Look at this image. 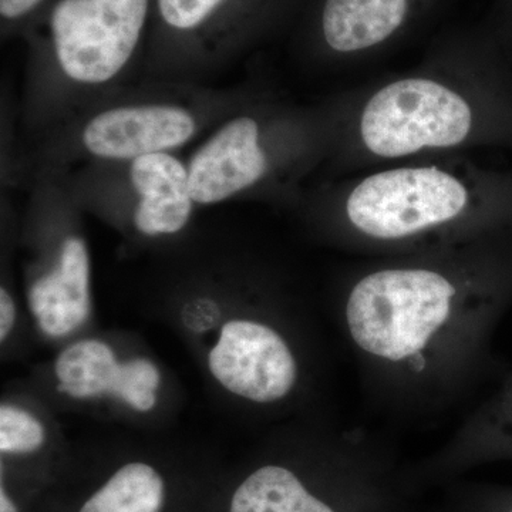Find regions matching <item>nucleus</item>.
Masks as SVG:
<instances>
[{
    "label": "nucleus",
    "instance_id": "11",
    "mask_svg": "<svg viewBox=\"0 0 512 512\" xmlns=\"http://www.w3.org/2000/svg\"><path fill=\"white\" fill-rule=\"evenodd\" d=\"M416 2L419 0H323L320 36L340 55L366 52L402 32Z\"/></svg>",
    "mask_w": 512,
    "mask_h": 512
},
{
    "label": "nucleus",
    "instance_id": "16",
    "mask_svg": "<svg viewBox=\"0 0 512 512\" xmlns=\"http://www.w3.org/2000/svg\"><path fill=\"white\" fill-rule=\"evenodd\" d=\"M46 440V430L32 413L3 404L0 407V450L6 454L35 453Z\"/></svg>",
    "mask_w": 512,
    "mask_h": 512
},
{
    "label": "nucleus",
    "instance_id": "15",
    "mask_svg": "<svg viewBox=\"0 0 512 512\" xmlns=\"http://www.w3.org/2000/svg\"><path fill=\"white\" fill-rule=\"evenodd\" d=\"M161 376L156 365L147 359L121 363L120 376L113 394L130 404L137 412H150L157 403L156 392Z\"/></svg>",
    "mask_w": 512,
    "mask_h": 512
},
{
    "label": "nucleus",
    "instance_id": "20",
    "mask_svg": "<svg viewBox=\"0 0 512 512\" xmlns=\"http://www.w3.org/2000/svg\"><path fill=\"white\" fill-rule=\"evenodd\" d=\"M0 512H19L18 507L10 500L8 493H6L3 487L0 490Z\"/></svg>",
    "mask_w": 512,
    "mask_h": 512
},
{
    "label": "nucleus",
    "instance_id": "18",
    "mask_svg": "<svg viewBox=\"0 0 512 512\" xmlns=\"http://www.w3.org/2000/svg\"><path fill=\"white\" fill-rule=\"evenodd\" d=\"M16 322V305L8 289H0V340H6Z\"/></svg>",
    "mask_w": 512,
    "mask_h": 512
},
{
    "label": "nucleus",
    "instance_id": "6",
    "mask_svg": "<svg viewBox=\"0 0 512 512\" xmlns=\"http://www.w3.org/2000/svg\"><path fill=\"white\" fill-rule=\"evenodd\" d=\"M231 512H393L383 468L315 488L282 464L256 468L238 485Z\"/></svg>",
    "mask_w": 512,
    "mask_h": 512
},
{
    "label": "nucleus",
    "instance_id": "8",
    "mask_svg": "<svg viewBox=\"0 0 512 512\" xmlns=\"http://www.w3.org/2000/svg\"><path fill=\"white\" fill-rule=\"evenodd\" d=\"M197 205H214L254 188L268 173L269 158L254 117L222 121L187 161Z\"/></svg>",
    "mask_w": 512,
    "mask_h": 512
},
{
    "label": "nucleus",
    "instance_id": "2",
    "mask_svg": "<svg viewBox=\"0 0 512 512\" xmlns=\"http://www.w3.org/2000/svg\"><path fill=\"white\" fill-rule=\"evenodd\" d=\"M150 0H59L50 13L53 62L64 86L104 90L136 55Z\"/></svg>",
    "mask_w": 512,
    "mask_h": 512
},
{
    "label": "nucleus",
    "instance_id": "13",
    "mask_svg": "<svg viewBox=\"0 0 512 512\" xmlns=\"http://www.w3.org/2000/svg\"><path fill=\"white\" fill-rule=\"evenodd\" d=\"M164 493V480L156 468L130 463L119 468L80 512H160Z\"/></svg>",
    "mask_w": 512,
    "mask_h": 512
},
{
    "label": "nucleus",
    "instance_id": "21",
    "mask_svg": "<svg viewBox=\"0 0 512 512\" xmlns=\"http://www.w3.org/2000/svg\"><path fill=\"white\" fill-rule=\"evenodd\" d=\"M487 512H512V500L505 501V503H501L498 507H495L494 510H488Z\"/></svg>",
    "mask_w": 512,
    "mask_h": 512
},
{
    "label": "nucleus",
    "instance_id": "17",
    "mask_svg": "<svg viewBox=\"0 0 512 512\" xmlns=\"http://www.w3.org/2000/svg\"><path fill=\"white\" fill-rule=\"evenodd\" d=\"M231 0H157L164 25L174 32L195 33L211 23Z\"/></svg>",
    "mask_w": 512,
    "mask_h": 512
},
{
    "label": "nucleus",
    "instance_id": "3",
    "mask_svg": "<svg viewBox=\"0 0 512 512\" xmlns=\"http://www.w3.org/2000/svg\"><path fill=\"white\" fill-rule=\"evenodd\" d=\"M214 103L188 93L111 101L77 124V150L104 164H124L153 154L175 153L210 124Z\"/></svg>",
    "mask_w": 512,
    "mask_h": 512
},
{
    "label": "nucleus",
    "instance_id": "14",
    "mask_svg": "<svg viewBox=\"0 0 512 512\" xmlns=\"http://www.w3.org/2000/svg\"><path fill=\"white\" fill-rule=\"evenodd\" d=\"M491 457H512V380L484 410L466 451L451 458L448 471Z\"/></svg>",
    "mask_w": 512,
    "mask_h": 512
},
{
    "label": "nucleus",
    "instance_id": "1",
    "mask_svg": "<svg viewBox=\"0 0 512 512\" xmlns=\"http://www.w3.org/2000/svg\"><path fill=\"white\" fill-rule=\"evenodd\" d=\"M457 296L453 282L431 269L373 272L350 291V338L377 363L419 372L463 320Z\"/></svg>",
    "mask_w": 512,
    "mask_h": 512
},
{
    "label": "nucleus",
    "instance_id": "5",
    "mask_svg": "<svg viewBox=\"0 0 512 512\" xmlns=\"http://www.w3.org/2000/svg\"><path fill=\"white\" fill-rule=\"evenodd\" d=\"M467 201L466 187L439 168H399L363 180L346 211L367 237L402 239L453 221Z\"/></svg>",
    "mask_w": 512,
    "mask_h": 512
},
{
    "label": "nucleus",
    "instance_id": "4",
    "mask_svg": "<svg viewBox=\"0 0 512 512\" xmlns=\"http://www.w3.org/2000/svg\"><path fill=\"white\" fill-rule=\"evenodd\" d=\"M473 123L463 97L427 79H406L383 87L360 120L363 143L380 157H402L423 148L457 146Z\"/></svg>",
    "mask_w": 512,
    "mask_h": 512
},
{
    "label": "nucleus",
    "instance_id": "7",
    "mask_svg": "<svg viewBox=\"0 0 512 512\" xmlns=\"http://www.w3.org/2000/svg\"><path fill=\"white\" fill-rule=\"evenodd\" d=\"M222 387L259 404L285 399L298 380V363L286 340L258 320H229L208 355Z\"/></svg>",
    "mask_w": 512,
    "mask_h": 512
},
{
    "label": "nucleus",
    "instance_id": "19",
    "mask_svg": "<svg viewBox=\"0 0 512 512\" xmlns=\"http://www.w3.org/2000/svg\"><path fill=\"white\" fill-rule=\"evenodd\" d=\"M43 0H0V15L3 20H19L32 13Z\"/></svg>",
    "mask_w": 512,
    "mask_h": 512
},
{
    "label": "nucleus",
    "instance_id": "9",
    "mask_svg": "<svg viewBox=\"0 0 512 512\" xmlns=\"http://www.w3.org/2000/svg\"><path fill=\"white\" fill-rule=\"evenodd\" d=\"M133 192V224L146 237L174 235L191 220L195 200L188 165L175 153L153 154L124 163Z\"/></svg>",
    "mask_w": 512,
    "mask_h": 512
},
{
    "label": "nucleus",
    "instance_id": "12",
    "mask_svg": "<svg viewBox=\"0 0 512 512\" xmlns=\"http://www.w3.org/2000/svg\"><path fill=\"white\" fill-rule=\"evenodd\" d=\"M121 363L107 343L80 340L57 356L55 373L59 389L73 399H93L113 394L120 376Z\"/></svg>",
    "mask_w": 512,
    "mask_h": 512
},
{
    "label": "nucleus",
    "instance_id": "10",
    "mask_svg": "<svg viewBox=\"0 0 512 512\" xmlns=\"http://www.w3.org/2000/svg\"><path fill=\"white\" fill-rule=\"evenodd\" d=\"M30 311L40 330L52 338L70 335L90 313V259L86 242L76 235L63 239L56 264L30 285Z\"/></svg>",
    "mask_w": 512,
    "mask_h": 512
}]
</instances>
